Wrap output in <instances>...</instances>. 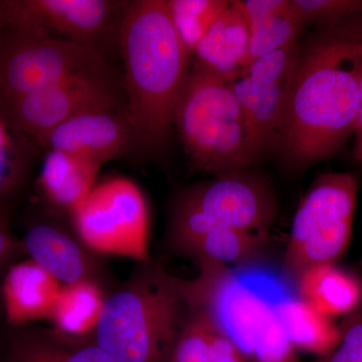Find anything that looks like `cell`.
Here are the masks:
<instances>
[{
    "instance_id": "19",
    "label": "cell",
    "mask_w": 362,
    "mask_h": 362,
    "mask_svg": "<svg viewBox=\"0 0 362 362\" xmlns=\"http://www.w3.org/2000/svg\"><path fill=\"white\" fill-rule=\"evenodd\" d=\"M239 2L251 35L247 66L267 52L297 44L298 35L304 25L292 8L290 0Z\"/></svg>"
},
{
    "instance_id": "5",
    "label": "cell",
    "mask_w": 362,
    "mask_h": 362,
    "mask_svg": "<svg viewBox=\"0 0 362 362\" xmlns=\"http://www.w3.org/2000/svg\"><path fill=\"white\" fill-rule=\"evenodd\" d=\"M274 214L275 202L265 181L246 170L223 173L176 199L169 221V246L185 255L213 226L265 235Z\"/></svg>"
},
{
    "instance_id": "15",
    "label": "cell",
    "mask_w": 362,
    "mask_h": 362,
    "mask_svg": "<svg viewBox=\"0 0 362 362\" xmlns=\"http://www.w3.org/2000/svg\"><path fill=\"white\" fill-rule=\"evenodd\" d=\"M250 40L249 25L240 2L230 1L197 45L192 58L195 63L230 82L247 66Z\"/></svg>"
},
{
    "instance_id": "2",
    "label": "cell",
    "mask_w": 362,
    "mask_h": 362,
    "mask_svg": "<svg viewBox=\"0 0 362 362\" xmlns=\"http://www.w3.org/2000/svg\"><path fill=\"white\" fill-rule=\"evenodd\" d=\"M118 40L135 149L153 153L173 128L176 100L192 58L175 32L166 0L129 1Z\"/></svg>"
},
{
    "instance_id": "3",
    "label": "cell",
    "mask_w": 362,
    "mask_h": 362,
    "mask_svg": "<svg viewBox=\"0 0 362 362\" xmlns=\"http://www.w3.org/2000/svg\"><path fill=\"white\" fill-rule=\"evenodd\" d=\"M187 315L175 276L153 262L140 264L107 293L92 339L114 362H169Z\"/></svg>"
},
{
    "instance_id": "28",
    "label": "cell",
    "mask_w": 362,
    "mask_h": 362,
    "mask_svg": "<svg viewBox=\"0 0 362 362\" xmlns=\"http://www.w3.org/2000/svg\"><path fill=\"white\" fill-rule=\"evenodd\" d=\"M20 252H25L21 240L13 237L7 226L4 214L0 211V267L13 261Z\"/></svg>"
},
{
    "instance_id": "10",
    "label": "cell",
    "mask_w": 362,
    "mask_h": 362,
    "mask_svg": "<svg viewBox=\"0 0 362 362\" xmlns=\"http://www.w3.org/2000/svg\"><path fill=\"white\" fill-rule=\"evenodd\" d=\"M298 52L297 44L267 52L228 82L242 107L258 154L278 142Z\"/></svg>"
},
{
    "instance_id": "23",
    "label": "cell",
    "mask_w": 362,
    "mask_h": 362,
    "mask_svg": "<svg viewBox=\"0 0 362 362\" xmlns=\"http://www.w3.org/2000/svg\"><path fill=\"white\" fill-rule=\"evenodd\" d=\"M37 149L14 123L8 105L0 100V211L2 202L23 187Z\"/></svg>"
},
{
    "instance_id": "4",
    "label": "cell",
    "mask_w": 362,
    "mask_h": 362,
    "mask_svg": "<svg viewBox=\"0 0 362 362\" xmlns=\"http://www.w3.org/2000/svg\"><path fill=\"white\" fill-rule=\"evenodd\" d=\"M173 127L195 170H246L259 156L228 82L195 62L176 100Z\"/></svg>"
},
{
    "instance_id": "20",
    "label": "cell",
    "mask_w": 362,
    "mask_h": 362,
    "mask_svg": "<svg viewBox=\"0 0 362 362\" xmlns=\"http://www.w3.org/2000/svg\"><path fill=\"white\" fill-rule=\"evenodd\" d=\"M188 307V306H187ZM169 362H249L209 314L188 308Z\"/></svg>"
},
{
    "instance_id": "29",
    "label": "cell",
    "mask_w": 362,
    "mask_h": 362,
    "mask_svg": "<svg viewBox=\"0 0 362 362\" xmlns=\"http://www.w3.org/2000/svg\"><path fill=\"white\" fill-rule=\"evenodd\" d=\"M356 142H354V156L356 160L362 162V63L361 76H359V108L357 115L356 131Z\"/></svg>"
},
{
    "instance_id": "24",
    "label": "cell",
    "mask_w": 362,
    "mask_h": 362,
    "mask_svg": "<svg viewBox=\"0 0 362 362\" xmlns=\"http://www.w3.org/2000/svg\"><path fill=\"white\" fill-rule=\"evenodd\" d=\"M264 235L223 226H213L192 245L183 256L195 261L240 265L256 258L264 246Z\"/></svg>"
},
{
    "instance_id": "27",
    "label": "cell",
    "mask_w": 362,
    "mask_h": 362,
    "mask_svg": "<svg viewBox=\"0 0 362 362\" xmlns=\"http://www.w3.org/2000/svg\"><path fill=\"white\" fill-rule=\"evenodd\" d=\"M340 330L337 346L316 362H362V315L354 317Z\"/></svg>"
},
{
    "instance_id": "8",
    "label": "cell",
    "mask_w": 362,
    "mask_h": 362,
    "mask_svg": "<svg viewBox=\"0 0 362 362\" xmlns=\"http://www.w3.org/2000/svg\"><path fill=\"white\" fill-rule=\"evenodd\" d=\"M104 62L94 49L56 37L40 26L6 23L0 32V100L11 105Z\"/></svg>"
},
{
    "instance_id": "17",
    "label": "cell",
    "mask_w": 362,
    "mask_h": 362,
    "mask_svg": "<svg viewBox=\"0 0 362 362\" xmlns=\"http://www.w3.org/2000/svg\"><path fill=\"white\" fill-rule=\"evenodd\" d=\"M7 358L8 362H114L92 338L66 337L52 328L14 335Z\"/></svg>"
},
{
    "instance_id": "18",
    "label": "cell",
    "mask_w": 362,
    "mask_h": 362,
    "mask_svg": "<svg viewBox=\"0 0 362 362\" xmlns=\"http://www.w3.org/2000/svg\"><path fill=\"white\" fill-rule=\"evenodd\" d=\"M271 304L295 349L323 356L339 342L341 330L301 298L282 294L271 298Z\"/></svg>"
},
{
    "instance_id": "30",
    "label": "cell",
    "mask_w": 362,
    "mask_h": 362,
    "mask_svg": "<svg viewBox=\"0 0 362 362\" xmlns=\"http://www.w3.org/2000/svg\"><path fill=\"white\" fill-rule=\"evenodd\" d=\"M6 21L4 18V13H2L1 4H0V32H1L2 28L6 25Z\"/></svg>"
},
{
    "instance_id": "9",
    "label": "cell",
    "mask_w": 362,
    "mask_h": 362,
    "mask_svg": "<svg viewBox=\"0 0 362 362\" xmlns=\"http://www.w3.org/2000/svg\"><path fill=\"white\" fill-rule=\"evenodd\" d=\"M14 123L33 142L59 124L90 112L126 109L124 89L106 62L8 105Z\"/></svg>"
},
{
    "instance_id": "12",
    "label": "cell",
    "mask_w": 362,
    "mask_h": 362,
    "mask_svg": "<svg viewBox=\"0 0 362 362\" xmlns=\"http://www.w3.org/2000/svg\"><path fill=\"white\" fill-rule=\"evenodd\" d=\"M35 143L40 149L66 152L102 165L136 147L126 109L82 114L59 124Z\"/></svg>"
},
{
    "instance_id": "14",
    "label": "cell",
    "mask_w": 362,
    "mask_h": 362,
    "mask_svg": "<svg viewBox=\"0 0 362 362\" xmlns=\"http://www.w3.org/2000/svg\"><path fill=\"white\" fill-rule=\"evenodd\" d=\"M62 287V283L32 259L11 266L1 288L7 322L21 327L47 320Z\"/></svg>"
},
{
    "instance_id": "25",
    "label": "cell",
    "mask_w": 362,
    "mask_h": 362,
    "mask_svg": "<svg viewBox=\"0 0 362 362\" xmlns=\"http://www.w3.org/2000/svg\"><path fill=\"white\" fill-rule=\"evenodd\" d=\"M166 2L175 32L192 59L197 45L230 4L225 0H166Z\"/></svg>"
},
{
    "instance_id": "22",
    "label": "cell",
    "mask_w": 362,
    "mask_h": 362,
    "mask_svg": "<svg viewBox=\"0 0 362 362\" xmlns=\"http://www.w3.org/2000/svg\"><path fill=\"white\" fill-rule=\"evenodd\" d=\"M108 292L94 281L63 285L47 321L66 337L92 338Z\"/></svg>"
},
{
    "instance_id": "13",
    "label": "cell",
    "mask_w": 362,
    "mask_h": 362,
    "mask_svg": "<svg viewBox=\"0 0 362 362\" xmlns=\"http://www.w3.org/2000/svg\"><path fill=\"white\" fill-rule=\"evenodd\" d=\"M21 244L28 259L62 284L88 280L106 288L108 280L97 255L87 249L77 235L74 237L59 226L47 223L33 225L26 230Z\"/></svg>"
},
{
    "instance_id": "6",
    "label": "cell",
    "mask_w": 362,
    "mask_h": 362,
    "mask_svg": "<svg viewBox=\"0 0 362 362\" xmlns=\"http://www.w3.org/2000/svg\"><path fill=\"white\" fill-rule=\"evenodd\" d=\"M358 183L350 173L320 175L293 220L284 269L297 279L309 269L335 265L349 247Z\"/></svg>"
},
{
    "instance_id": "1",
    "label": "cell",
    "mask_w": 362,
    "mask_h": 362,
    "mask_svg": "<svg viewBox=\"0 0 362 362\" xmlns=\"http://www.w3.org/2000/svg\"><path fill=\"white\" fill-rule=\"evenodd\" d=\"M362 14L321 25L299 47L278 143L300 163L329 158L356 131Z\"/></svg>"
},
{
    "instance_id": "26",
    "label": "cell",
    "mask_w": 362,
    "mask_h": 362,
    "mask_svg": "<svg viewBox=\"0 0 362 362\" xmlns=\"http://www.w3.org/2000/svg\"><path fill=\"white\" fill-rule=\"evenodd\" d=\"M302 25H331L362 14V0H290Z\"/></svg>"
},
{
    "instance_id": "16",
    "label": "cell",
    "mask_w": 362,
    "mask_h": 362,
    "mask_svg": "<svg viewBox=\"0 0 362 362\" xmlns=\"http://www.w3.org/2000/svg\"><path fill=\"white\" fill-rule=\"evenodd\" d=\"M101 168L84 157L47 151L40 173V192L51 206L71 214L97 185Z\"/></svg>"
},
{
    "instance_id": "21",
    "label": "cell",
    "mask_w": 362,
    "mask_h": 362,
    "mask_svg": "<svg viewBox=\"0 0 362 362\" xmlns=\"http://www.w3.org/2000/svg\"><path fill=\"white\" fill-rule=\"evenodd\" d=\"M297 283L300 298L329 318L356 310L362 299L361 282L335 265L313 267Z\"/></svg>"
},
{
    "instance_id": "11",
    "label": "cell",
    "mask_w": 362,
    "mask_h": 362,
    "mask_svg": "<svg viewBox=\"0 0 362 362\" xmlns=\"http://www.w3.org/2000/svg\"><path fill=\"white\" fill-rule=\"evenodd\" d=\"M129 1L114 0H0L6 23H25L57 33L98 52L109 33L120 32Z\"/></svg>"
},
{
    "instance_id": "7",
    "label": "cell",
    "mask_w": 362,
    "mask_h": 362,
    "mask_svg": "<svg viewBox=\"0 0 362 362\" xmlns=\"http://www.w3.org/2000/svg\"><path fill=\"white\" fill-rule=\"evenodd\" d=\"M70 216L75 235L97 256L152 262L148 206L134 181L113 177L97 183Z\"/></svg>"
}]
</instances>
